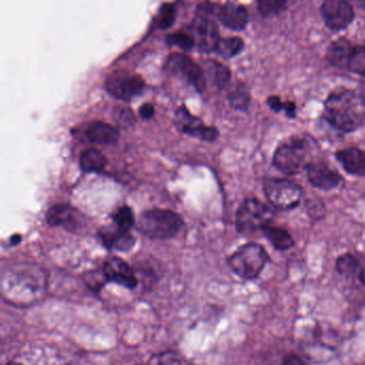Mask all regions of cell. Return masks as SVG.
<instances>
[{"instance_id": "1", "label": "cell", "mask_w": 365, "mask_h": 365, "mask_svg": "<svg viewBox=\"0 0 365 365\" xmlns=\"http://www.w3.org/2000/svg\"><path fill=\"white\" fill-rule=\"evenodd\" d=\"M324 108L329 123L343 131H354L364 123L365 100L349 89L333 91L327 99Z\"/></svg>"}, {"instance_id": "2", "label": "cell", "mask_w": 365, "mask_h": 365, "mask_svg": "<svg viewBox=\"0 0 365 365\" xmlns=\"http://www.w3.org/2000/svg\"><path fill=\"white\" fill-rule=\"evenodd\" d=\"M183 221L176 212L164 209L144 211L138 220V228L144 236L166 240L178 234Z\"/></svg>"}, {"instance_id": "3", "label": "cell", "mask_w": 365, "mask_h": 365, "mask_svg": "<svg viewBox=\"0 0 365 365\" xmlns=\"http://www.w3.org/2000/svg\"><path fill=\"white\" fill-rule=\"evenodd\" d=\"M268 260V254L262 245L247 243L228 258V266L241 279H253L260 274Z\"/></svg>"}, {"instance_id": "4", "label": "cell", "mask_w": 365, "mask_h": 365, "mask_svg": "<svg viewBox=\"0 0 365 365\" xmlns=\"http://www.w3.org/2000/svg\"><path fill=\"white\" fill-rule=\"evenodd\" d=\"M274 217V212L268 205L257 200H247L236 215L237 230L240 232L264 230Z\"/></svg>"}, {"instance_id": "5", "label": "cell", "mask_w": 365, "mask_h": 365, "mask_svg": "<svg viewBox=\"0 0 365 365\" xmlns=\"http://www.w3.org/2000/svg\"><path fill=\"white\" fill-rule=\"evenodd\" d=\"M274 165L287 175H294L307 168V146L304 140H292L275 151Z\"/></svg>"}, {"instance_id": "6", "label": "cell", "mask_w": 365, "mask_h": 365, "mask_svg": "<svg viewBox=\"0 0 365 365\" xmlns=\"http://www.w3.org/2000/svg\"><path fill=\"white\" fill-rule=\"evenodd\" d=\"M264 189L270 204L283 210L298 206L302 198L301 187L286 179H269Z\"/></svg>"}, {"instance_id": "7", "label": "cell", "mask_w": 365, "mask_h": 365, "mask_svg": "<svg viewBox=\"0 0 365 365\" xmlns=\"http://www.w3.org/2000/svg\"><path fill=\"white\" fill-rule=\"evenodd\" d=\"M106 87L117 99L130 101L145 91V83L140 76L123 71L108 76Z\"/></svg>"}, {"instance_id": "8", "label": "cell", "mask_w": 365, "mask_h": 365, "mask_svg": "<svg viewBox=\"0 0 365 365\" xmlns=\"http://www.w3.org/2000/svg\"><path fill=\"white\" fill-rule=\"evenodd\" d=\"M175 123L179 131L205 142H215L219 136L217 128L205 125L200 119L190 114L185 106H181L177 110Z\"/></svg>"}, {"instance_id": "9", "label": "cell", "mask_w": 365, "mask_h": 365, "mask_svg": "<svg viewBox=\"0 0 365 365\" xmlns=\"http://www.w3.org/2000/svg\"><path fill=\"white\" fill-rule=\"evenodd\" d=\"M170 71L180 74L198 93H202L206 87V76L202 70L190 57L182 54L170 55L168 61Z\"/></svg>"}, {"instance_id": "10", "label": "cell", "mask_w": 365, "mask_h": 365, "mask_svg": "<svg viewBox=\"0 0 365 365\" xmlns=\"http://www.w3.org/2000/svg\"><path fill=\"white\" fill-rule=\"evenodd\" d=\"M191 35L202 52H215L220 40L219 29L213 19L196 16L191 25Z\"/></svg>"}, {"instance_id": "11", "label": "cell", "mask_w": 365, "mask_h": 365, "mask_svg": "<svg viewBox=\"0 0 365 365\" xmlns=\"http://www.w3.org/2000/svg\"><path fill=\"white\" fill-rule=\"evenodd\" d=\"M320 11L326 24L334 31L346 29L354 20V9L344 0H327Z\"/></svg>"}, {"instance_id": "12", "label": "cell", "mask_w": 365, "mask_h": 365, "mask_svg": "<svg viewBox=\"0 0 365 365\" xmlns=\"http://www.w3.org/2000/svg\"><path fill=\"white\" fill-rule=\"evenodd\" d=\"M102 270L108 282H114L130 289H133L138 285V277L132 267L116 256L106 259Z\"/></svg>"}, {"instance_id": "13", "label": "cell", "mask_w": 365, "mask_h": 365, "mask_svg": "<svg viewBox=\"0 0 365 365\" xmlns=\"http://www.w3.org/2000/svg\"><path fill=\"white\" fill-rule=\"evenodd\" d=\"M307 178L312 185L322 190H331L339 187L341 177L334 170L322 162L309 163L307 168Z\"/></svg>"}, {"instance_id": "14", "label": "cell", "mask_w": 365, "mask_h": 365, "mask_svg": "<svg viewBox=\"0 0 365 365\" xmlns=\"http://www.w3.org/2000/svg\"><path fill=\"white\" fill-rule=\"evenodd\" d=\"M51 226H63L68 230H76L82 225V215L70 205H56L46 213Z\"/></svg>"}, {"instance_id": "15", "label": "cell", "mask_w": 365, "mask_h": 365, "mask_svg": "<svg viewBox=\"0 0 365 365\" xmlns=\"http://www.w3.org/2000/svg\"><path fill=\"white\" fill-rule=\"evenodd\" d=\"M217 18L224 26L235 31H243L249 22L247 10L236 3H227L220 7Z\"/></svg>"}, {"instance_id": "16", "label": "cell", "mask_w": 365, "mask_h": 365, "mask_svg": "<svg viewBox=\"0 0 365 365\" xmlns=\"http://www.w3.org/2000/svg\"><path fill=\"white\" fill-rule=\"evenodd\" d=\"M336 159L344 170L356 176H365V153L358 148H348L339 151Z\"/></svg>"}, {"instance_id": "17", "label": "cell", "mask_w": 365, "mask_h": 365, "mask_svg": "<svg viewBox=\"0 0 365 365\" xmlns=\"http://www.w3.org/2000/svg\"><path fill=\"white\" fill-rule=\"evenodd\" d=\"M85 134H86L87 140L93 144H114L119 140L118 130L113 125L101 123V121H96L89 125Z\"/></svg>"}, {"instance_id": "18", "label": "cell", "mask_w": 365, "mask_h": 365, "mask_svg": "<svg viewBox=\"0 0 365 365\" xmlns=\"http://www.w3.org/2000/svg\"><path fill=\"white\" fill-rule=\"evenodd\" d=\"M102 242L106 247L117 251H129L135 245V239L130 232H123L118 230H103L100 232Z\"/></svg>"}, {"instance_id": "19", "label": "cell", "mask_w": 365, "mask_h": 365, "mask_svg": "<svg viewBox=\"0 0 365 365\" xmlns=\"http://www.w3.org/2000/svg\"><path fill=\"white\" fill-rule=\"evenodd\" d=\"M352 48L354 46H351L348 40H336L329 48V61L336 67L347 68L348 59L351 54Z\"/></svg>"}, {"instance_id": "20", "label": "cell", "mask_w": 365, "mask_h": 365, "mask_svg": "<svg viewBox=\"0 0 365 365\" xmlns=\"http://www.w3.org/2000/svg\"><path fill=\"white\" fill-rule=\"evenodd\" d=\"M108 160L95 148L87 149L80 158V166L85 173H100L106 168Z\"/></svg>"}, {"instance_id": "21", "label": "cell", "mask_w": 365, "mask_h": 365, "mask_svg": "<svg viewBox=\"0 0 365 365\" xmlns=\"http://www.w3.org/2000/svg\"><path fill=\"white\" fill-rule=\"evenodd\" d=\"M262 232L267 239L272 243L273 247L279 251H285V250L294 247V240H292V236L288 234L287 230H283V228L268 225L262 230Z\"/></svg>"}, {"instance_id": "22", "label": "cell", "mask_w": 365, "mask_h": 365, "mask_svg": "<svg viewBox=\"0 0 365 365\" xmlns=\"http://www.w3.org/2000/svg\"><path fill=\"white\" fill-rule=\"evenodd\" d=\"M243 46L245 44L240 38H225V39L220 40L215 52H217V54L223 58H232L243 50Z\"/></svg>"}, {"instance_id": "23", "label": "cell", "mask_w": 365, "mask_h": 365, "mask_svg": "<svg viewBox=\"0 0 365 365\" xmlns=\"http://www.w3.org/2000/svg\"><path fill=\"white\" fill-rule=\"evenodd\" d=\"M207 69L211 81L217 88L222 89L228 84L230 80V72L227 68L224 67L222 63L215 61H209L207 63Z\"/></svg>"}, {"instance_id": "24", "label": "cell", "mask_w": 365, "mask_h": 365, "mask_svg": "<svg viewBox=\"0 0 365 365\" xmlns=\"http://www.w3.org/2000/svg\"><path fill=\"white\" fill-rule=\"evenodd\" d=\"M148 365H191L189 361L178 352L168 350L153 356Z\"/></svg>"}, {"instance_id": "25", "label": "cell", "mask_w": 365, "mask_h": 365, "mask_svg": "<svg viewBox=\"0 0 365 365\" xmlns=\"http://www.w3.org/2000/svg\"><path fill=\"white\" fill-rule=\"evenodd\" d=\"M228 101L236 110H247L250 102V93L242 84L235 85L228 93Z\"/></svg>"}, {"instance_id": "26", "label": "cell", "mask_w": 365, "mask_h": 365, "mask_svg": "<svg viewBox=\"0 0 365 365\" xmlns=\"http://www.w3.org/2000/svg\"><path fill=\"white\" fill-rule=\"evenodd\" d=\"M113 221L116 224V227L123 232H130L134 224H135V217H134L133 211L130 207H121L113 215Z\"/></svg>"}, {"instance_id": "27", "label": "cell", "mask_w": 365, "mask_h": 365, "mask_svg": "<svg viewBox=\"0 0 365 365\" xmlns=\"http://www.w3.org/2000/svg\"><path fill=\"white\" fill-rule=\"evenodd\" d=\"M347 68L354 73L365 76V46H354L348 59Z\"/></svg>"}, {"instance_id": "28", "label": "cell", "mask_w": 365, "mask_h": 365, "mask_svg": "<svg viewBox=\"0 0 365 365\" xmlns=\"http://www.w3.org/2000/svg\"><path fill=\"white\" fill-rule=\"evenodd\" d=\"M337 272L346 277H356L358 272V257L351 254L341 256L336 262Z\"/></svg>"}, {"instance_id": "29", "label": "cell", "mask_w": 365, "mask_h": 365, "mask_svg": "<svg viewBox=\"0 0 365 365\" xmlns=\"http://www.w3.org/2000/svg\"><path fill=\"white\" fill-rule=\"evenodd\" d=\"M166 42L170 46H177L183 51H191L196 44L193 36L190 33H183V31H178V33L168 36L166 38Z\"/></svg>"}, {"instance_id": "30", "label": "cell", "mask_w": 365, "mask_h": 365, "mask_svg": "<svg viewBox=\"0 0 365 365\" xmlns=\"http://www.w3.org/2000/svg\"><path fill=\"white\" fill-rule=\"evenodd\" d=\"M175 20H176V7L174 4L162 5L158 14V25L160 29H170L174 24Z\"/></svg>"}, {"instance_id": "31", "label": "cell", "mask_w": 365, "mask_h": 365, "mask_svg": "<svg viewBox=\"0 0 365 365\" xmlns=\"http://www.w3.org/2000/svg\"><path fill=\"white\" fill-rule=\"evenodd\" d=\"M84 281L86 285L88 286L91 289H93V292H99L108 282L106 274H104L103 270L91 271V272L87 273V274L85 275Z\"/></svg>"}, {"instance_id": "32", "label": "cell", "mask_w": 365, "mask_h": 365, "mask_svg": "<svg viewBox=\"0 0 365 365\" xmlns=\"http://www.w3.org/2000/svg\"><path fill=\"white\" fill-rule=\"evenodd\" d=\"M285 5L284 1H259L258 11L264 16H273L283 10Z\"/></svg>"}, {"instance_id": "33", "label": "cell", "mask_w": 365, "mask_h": 365, "mask_svg": "<svg viewBox=\"0 0 365 365\" xmlns=\"http://www.w3.org/2000/svg\"><path fill=\"white\" fill-rule=\"evenodd\" d=\"M269 106L272 108L275 112H279V110H285L286 114L289 117H294L296 115V106L292 103H283L277 97H271L268 100Z\"/></svg>"}, {"instance_id": "34", "label": "cell", "mask_w": 365, "mask_h": 365, "mask_svg": "<svg viewBox=\"0 0 365 365\" xmlns=\"http://www.w3.org/2000/svg\"><path fill=\"white\" fill-rule=\"evenodd\" d=\"M116 121L121 127H130L135 121V117L132 110L121 108L119 112L116 113Z\"/></svg>"}, {"instance_id": "35", "label": "cell", "mask_w": 365, "mask_h": 365, "mask_svg": "<svg viewBox=\"0 0 365 365\" xmlns=\"http://www.w3.org/2000/svg\"><path fill=\"white\" fill-rule=\"evenodd\" d=\"M153 115H155V108H153V106L147 103L140 106V116L142 117L143 119H145V120H148V119L153 118Z\"/></svg>"}, {"instance_id": "36", "label": "cell", "mask_w": 365, "mask_h": 365, "mask_svg": "<svg viewBox=\"0 0 365 365\" xmlns=\"http://www.w3.org/2000/svg\"><path fill=\"white\" fill-rule=\"evenodd\" d=\"M356 277L360 279L363 285H365V255H361L358 257V272H356Z\"/></svg>"}, {"instance_id": "37", "label": "cell", "mask_w": 365, "mask_h": 365, "mask_svg": "<svg viewBox=\"0 0 365 365\" xmlns=\"http://www.w3.org/2000/svg\"><path fill=\"white\" fill-rule=\"evenodd\" d=\"M283 365H307V363L296 354H289L284 360Z\"/></svg>"}, {"instance_id": "38", "label": "cell", "mask_w": 365, "mask_h": 365, "mask_svg": "<svg viewBox=\"0 0 365 365\" xmlns=\"http://www.w3.org/2000/svg\"><path fill=\"white\" fill-rule=\"evenodd\" d=\"M7 365H21V364H16V363H8Z\"/></svg>"}]
</instances>
